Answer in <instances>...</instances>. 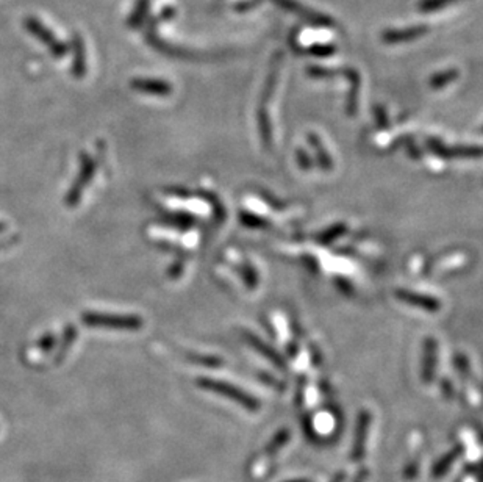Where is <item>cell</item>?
Masks as SVG:
<instances>
[{
	"instance_id": "1",
	"label": "cell",
	"mask_w": 483,
	"mask_h": 482,
	"mask_svg": "<svg viewBox=\"0 0 483 482\" xmlns=\"http://www.w3.org/2000/svg\"><path fill=\"white\" fill-rule=\"evenodd\" d=\"M197 385L200 389H205L208 391L216 393V395H221L224 398L235 401V403H238L241 407L246 409V411L249 412H259L261 407L259 399L229 382L210 379V377H200V379H197Z\"/></svg>"
},
{
	"instance_id": "2",
	"label": "cell",
	"mask_w": 483,
	"mask_h": 482,
	"mask_svg": "<svg viewBox=\"0 0 483 482\" xmlns=\"http://www.w3.org/2000/svg\"><path fill=\"white\" fill-rule=\"evenodd\" d=\"M373 423V415L368 411H360L357 416V424H355V434H353V443L350 449V459L353 462H361L366 453V440H368V434L369 428H371Z\"/></svg>"
},
{
	"instance_id": "3",
	"label": "cell",
	"mask_w": 483,
	"mask_h": 482,
	"mask_svg": "<svg viewBox=\"0 0 483 482\" xmlns=\"http://www.w3.org/2000/svg\"><path fill=\"white\" fill-rule=\"evenodd\" d=\"M396 298L400 299L402 302H405L408 305H413V307L422 309L425 312H438L441 309V302L437 298H432V296L427 294H420L410 290H396Z\"/></svg>"
},
{
	"instance_id": "4",
	"label": "cell",
	"mask_w": 483,
	"mask_h": 482,
	"mask_svg": "<svg viewBox=\"0 0 483 482\" xmlns=\"http://www.w3.org/2000/svg\"><path fill=\"white\" fill-rule=\"evenodd\" d=\"M438 362V344L435 339H427L424 343V360H422V382L430 384L437 373Z\"/></svg>"
},
{
	"instance_id": "5",
	"label": "cell",
	"mask_w": 483,
	"mask_h": 482,
	"mask_svg": "<svg viewBox=\"0 0 483 482\" xmlns=\"http://www.w3.org/2000/svg\"><path fill=\"white\" fill-rule=\"evenodd\" d=\"M463 453H464V446L463 445L454 446L452 449H450V451H447L445 456L440 457V459L437 461V463L433 465V467H432V476L437 478V479L445 476L446 473H449V470L452 468V465L458 459H460Z\"/></svg>"
},
{
	"instance_id": "6",
	"label": "cell",
	"mask_w": 483,
	"mask_h": 482,
	"mask_svg": "<svg viewBox=\"0 0 483 482\" xmlns=\"http://www.w3.org/2000/svg\"><path fill=\"white\" fill-rule=\"evenodd\" d=\"M244 337L247 339L249 344H251L252 348H255L259 352H261V354L266 357L269 362H272L274 365H276L279 369H286V364H285V360L281 359L279 354H277V351H274L271 347H268L266 343H264L263 340H260L259 337H255L254 334L251 332H244Z\"/></svg>"
},
{
	"instance_id": "7",
	"label": "cell",
	"mask_w": 483,
	"mask_h": 482,
	"mask_svg": "<svg viewBox=\"0 0 483 482\" xmlns=\"http://www.w3.org/2000/svg\"><path fill=\"white\" fill-rule=\"evenodd\" d=\"M432 149L438 152L442 157H479L480 149L479 148H458V149H447L441 146L440 143H430Z\"/></svg>"
},
{
	"instance_id": "8",
	"label": "cell",
	"mask_w": 483,
	"mask_h": 482,
	"mask_svg": "<svg viewBox=\"0 0 483 482\" xmlns=\"http://www.w3.org/2000/svg\"><path fill=\"white\" fill-rule=\"evenodd\" d=\"M289 439H291V432H289V429L286 428H281L276 436H274L271 439V441L268 443L266 449H264V451H266V454H276L277 451H280L281 448H285L288 445V441Z\"/></svg>"
},
{
	"instance_id": "9",
	"label": "cell",
	"mask_w": 483,
	"mask_h": 482,
	"mask_svg": "<svg viewBox=\"0 0 483 482\" xmlns=\"http://www.w3.org/2000/svg\"><path fill=\"white\" fill-rule=\"evenodd\" d=\"M310 138H311V144H313V146H315V149L318 152V158H319L322 168H324V170H330V168H332V162H330V157L327 155L326 149L322 148V144L319 146V140L316 138V136L311 135Z\"/></svg>"
},
{
	"instance_id": "10",
	"label": "cell",
	"mask_w": 483,
	"mask_h": 482,
	"mask_svg": "<svg viewBox=\"0 0 483 482\" xmlns=\"http://www.w3.org/2000/svg\"><path fill=\"white\" fill-rule=\"evenodd\" d=\"M344 230H346L344 226H335L332 229H328L327 232H324V234L319 235V243H324V245L330 243V241H333L335 238L343 235Z\"/></svg>"
},
{
	"instance_id": "11",
	"label": "cell",
	"mask_w": 483,
	"mask_h": 482,
	"mask_svg": "<svg viewBox=\"0 0 483 482\" xmlns=\"http://www.w3.org/2000/svg\"><path fill=\"white\" fill-rule=\"evenodd\" d=\"M368 479H369V470L368 468H360L357 471L355 478L352 479V482H368Z\"/></svg>"
},
{
	"instance_id": "12",
	"label": "cell",
	"mask_w": 483,
	"mask_h": 482,
	"mask_svg": "<svg viewBox=\"0 0 483 482\" xmlns=\"http://www.w3.org/2000/svg\"><path fill=\"white\" fill-rule=\"evenodd\" d=\"M297 160H299V163H301V166L303 168V170H307V168H310V160L307 158V154H305L303 150L297 152Z\"/></svg>"
},
{
	"instance_id": "13",
	"label": "cell",
	"mask_w": 483,
	"mask_h": 482,
	"mask_svg": "<svg viewBox=\"0 0 483 482\" xmlns=\"http://www.w3.org/2000/svg\"><path fill=\"white\" fill-rule=\"evenodd\" d=\"M344 479H346V473L344 471H338L330 482H344Z\"/></svg>"
},
{
	"instance_id": "14",
	"label": "cell",
	"mask_w": 483,
	"mask_h": 482,
	"mask_svg": "<svg viewBox=\"0 0 483 482\" xmlns=\"http://www.w3.org/2000/svg\"><path fill=\"white\" fill-rule=\"evenodd\" d=\"M286 482H313V481H310V479H303V478H301V479H291V481H286Z\"/></svg>"
}]
</instances>
